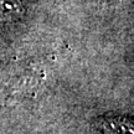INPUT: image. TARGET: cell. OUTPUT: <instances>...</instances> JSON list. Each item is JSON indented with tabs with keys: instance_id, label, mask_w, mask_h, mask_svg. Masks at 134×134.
<instances>
[{
	"instance_id": "cell-1",
	"label": "cell",
	"mask_w": 134,
	"mask_h": 134,
	"mask_svg": "<svg viewBox=\"0 0 134 134\" xmlns=\"http://www.w3.org/2000/svg\"><path fill=\"white\" fill-rule=\"evenodd\" d=\"M105 134H134V122L123 118H110L102 122Z\"/></svg>"
}]
</instances>
